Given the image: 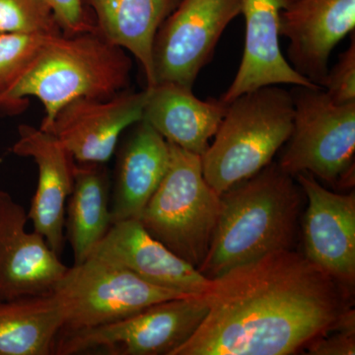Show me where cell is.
I'll return each instance as SVG.
<instances>
[{
    "mask_svg": "<svg viewBox=\"0 0 355 355\" xmlns=\"http://www.w3.org/2000/svg\"><path fill=\"white\" fill-rule=\"evenodd\" d=\"M352 291L291 250L270 253L216 279L209 312L173 355H289L331 330Z\"/></svg>",
    "mask_w": 355,
    "mask_h": 355,
    "instance_id": "obj_1",
    "label": "cell"
},
{
    "mask_svg": "<svg viewBox=\"0 0 355 355\" xmlns=\"http://www.w3.org/2000/svg\"><path fill=\"white\" fill-rule=\"evenodd\" d=\"M302 190L295 178L270 163L220 195V214L198 272L216 279L266 254L291 250Z\"/></svg>",
    "mask_w": 355,
    "mask_h": 355,
    "instance_id": "obj_2",
    "label": "cell"
},
{
    "mask_svg": "<svg viewBox=\"0 0 355 355\" xmlns=\"http://www.w3.org/2000/svg\"><path fill=\"white\" fill-rule=\"evenodd\" d=\"M132 58L96 30L49 38L24 73L0 94V110L18 113L28 97L44 105L41 130H46L67 103L108 99L128 88Z\"/></svg>",
    "mask_w": 355,
    "mask_h": 355,
    "instance_id": "obj_3",
    "label": "cell"
},
{
    "mask_svg": "<svg viewBox=\"0 0 355 355\" xmlns=\"http://www.w3.org/2000/svg\"><path fill=\"white\" fill-rule=\"evenodd\" d=\"M291 91L265 86L227 104V111L202 156L203 176L218 195L272 163L293 127Z\"/></svg>",
    "mask_w": 355,
    "mask_h": 355,
    "instance_id": "obj_4",
    "label": "cell"
},
{
    "mask_svg": "<svg viewBox=\"0 0 355 355\" xmlns=\"http://www.w3.org/2000/svg\"><path fill=\"white\" fill-rule=\"evenodd\" d=\"M168 144L167 172L139 221L149 234L198 268L214 237L220 195L203 176L200 155Z\"/></svg>",
    "mask_w": 355,
    "mask_h": 355,
    "instance_id": "obj_5",
    "label": "cell"
},
{
    "mask_svg": "<svg viewBox=\"0 0 355 355\" xmlns=\"http://www.w3.org/2000/svg\"><path fill=\"white\" fill-rule=\"evenodd\" d=\"M293 127L277 165L295 178L308 173L324 183H354L355 102L336 104L320 86H293Z\"/></svg>",
    "mask_w": 355,
    "mask_h": 355,
    "instance_id": "obj_6",
    "label": "cell"
},
{
    "mask_svg": "<svg viewBox=\"0 0 355 355\" xmlns=\"http://www.w3.org/2000/svg\"><path fill=\"white\" fill-rule=\"evenodd\" d=\"M207 312L205 294L170 299L114 323L88 330L60 331L53 354L173 355L197 331Z\"/></svg>",
    "mask_w": 355,
    "mask_h": 355,
    "instance_id": "obj_7",
    "label": "cell"
},
{
    "mask_svg": "<svg viewBox=\"0 0 355 355\" xmlns=\"http://www.w3.org/2000/svg\"><path fill=\"white\" fill-rule=\"evenodd\" d=\"M53 294L64 312L60 331L97 328L159 302L189 296L153 286L128 268L96 257L67 268Z\"/></svg>",
    "mask_w": 355,
    "mask_h": 355,
    "instance_id": "obj_8",
    "label": "cell"
},
{
    "mask_svg": "<svg viewBox=\"0 0 355 355\" xmlns=\"http://www.w3.org/2000/svg\"><path fill=\"white\" fill-rule=\"evenodd\" d=\"M241 9L242 0H180L154 38L155 84L172 83L193 89L222 34L241 15Z\"/></svg>",
    "mask_w": 355,
    "mask_h": 355,
    "instance_id": "obj_9",
    "label": "cell"
},
{
    "mask_svg": "<svg viewBox=\"0 0 355 355\" xmlns=\"http://www.w3.org/2000/svg\"><path fill=\"white\" fill-rule=\"evenodd\" d=\"M146 91H121L108 99L79 98L55 114L51 133L77 163L106 164L116 151L121 135L144 116Z\"/></svg>",
    "mask_w": 355,
    "mask_h": 355,
    "instance_id": "obj_10",
    "label": "cell"
},
{
    "mask_svg": "<svg viewBox=\"0 0 355 355\" xmlns=\"http://www.w3.org/2000/svg\"><path fill=\"white\" fill-rule=\"evenodd\" d=\"M307 198L304 256L343 286L355 282V195L329 191L308 173L295 176Z\"/></svg>",
    "mask_w": 355,
    "mask_h": 355,
    "instance_id": "obj_11",
    "label": "cell"
},
{
    "mask_svg": "<svg viewBox=\"0 0 355 355\" xmlns=\"http://www.w3.org/2000/svg\"><path fill=\"white\" fill-rule=\"evenodd\" d=\"M28 214L6 191H0V299L53 293L67 266L43 236L26 229Z\"/></svg>",
    "mask_w": 355,
    "mask_h": 355,
    "instance_id": "obj_12",
    "label": "cell"
},
{
    "mask_svg": "<svg viewBox=\"0 0 355 355\" xmlns=\"http://www.w3.org/2000/svg\"><path fill=\"white\" fill-rule=\"evenodd\" d=\"M355 30V0H296L280 15L288 62L322 87L334 49Z\"/></svg>",
    "mask_w": 355,
    "mask_h": 355,
    "instance_id": "obj_13",
    "label": "cell"
},
{
    "mask_svg": "<svg viewBox=\"0 0 355 355\" xmlns=\"http://www.w3.org/2000/svg\"><path fill=\"white\" fill-rule=\"evenodd\" d=\"M296 0H242L245 46L232 83L219 99L225 104L270 85L317 86L299 74L280 49V15Z\"/></svg>",
    "mask_w": 355,
    "mask_h": 355,
    "instance_id": "obj_14",
    "label": "cell"
},
{
    "mask_svg": "<svg viewBox=\"0 0 355 355\" xmlns=\"http://www.w3.org/2000/svg\"><path fill=\"white\" fill-rule=\"evenodd\" d=\"M12 151L29 157L38 167V184L30 207L34 230L43 236L60 256L64 241L65 207L73 188L76 160L51 133L31 125H20Z\"/></svg>",
    "mask_w": 355,
    "mask_h": 355,
    "instance_id": "obj_15",
    "label": "cell"
},
{
    "mask_svg": "<svg viewBox=\"0 0 355 355\" xmlns=\"http://www.w3.org/2000/svg\"><path fill=\"white\" fill-rule=\"evenodd\" d=\"M90 257L123 266L153 286L184 295L205 293L210 284V279L149 234L137 219L112 224Z\"/></svg>",
    "mask_w": 355,
    "mask_h": 355,
    "instance_id": "obj_16",
    "label": "cell"
},
{
    "mask_svg": "<svg viewBox=\"0 0 355 355\" xmlns=\"http://www.w3.org/2000/svg\"><path fill=\"white\" fill-rule=\"evenodd\" d=\"M142 120L170 144L200 155L220 125L227 104L216 98L198 99L193 89L172 83L146 87Z\"/></svg>",
    "mask_w": 355,
    "mask_h": 355,
    "instance_id": "obj_17",
    "label": "cell"
},
{
    "mask_svg": "<svg viewBox=\"0 0 355 355\" xmlns=\"http://www.w3.org/2000/svg\"><path fill=\"white\" fill-rule=\"evenodd\" d=\"M128 130L116 160L112 224L139 220L169 166V144L148 123L137 121Z\"/></svg>",
    "mask_w": 355,
    "mask_h": 355,
    "instance_id": "obj_18",
    "label": "cell"
},
{
    "mask_svg": "<svg viewBox=\"0 0 355 355\" xmlns=\"http://www.w3.org/2000/svg\"><path fill=\"white\" fill-rule=\"evenodd\" d=\"M180 0H81L95 30L139 60L146 87L155 84L153 49L159 27Z\"/></svg>",
    "mask_w": 355,
    "mask_h": 355,
    "instance_id": "obj_19",
    "label": "cell"
},
{
    "mask_svg": "<svg viewBox=\"0 0 355 355\" xmlns=\"http://www.w3.org/2000/svg\"><path fill=\"white\" fill-rule=\"evenodd\" d=\"M67 207V234L74 265L87 260L112 226L110 179L105 164L77 163Z\"/></svg>",
    "mask_w": 355,
    "mask_h": 355,
    "instance_id": "obj_20",
    "label": "cell"
},
{
    "mask_svg": "<svg viewBox=\"0 0 355 355\" xmlns=\"http://www.w3.org/2000/svg\"><path fill=\"white\" fill-rule=\"evenodd\" d=\"M64 327L57 297L0 299V355H48Z\"/></svg>",
    "mask_w": 355,
    "mask_h": 355,
    "instance_id": "obj_21",
    "label": "cell"
},
{
    "mask_svg": "<svg viewBox=\"0 0 355 355\" xmlns=\"http://www.w3.org/2000/svg\"><path fill=\"white\" fill-rule=\"evenodd\" d=\"M46 0H0V34H62Z\"/></svg>",
    "mask_w": 355,
    "mask_h": 355,
    "instance_id": "obj_22",
    "label": "cell"
},
{
    "mask_svg": "<svg viewBox=\"0 0 355 355\" xmlns=\"http://www.w3.org/2000/svg\"><path fill=\"white\" fill-rule=\"evenodd\" d=\"M51 36L55 35L0 34V94L24 73Z\"/></svg>",
    "mask_w": 355,
    "mask_h": 355,
    "instance_id": "obj_23",
    "label": "cell"
},
{
    "mask_svg": "<svg viewBox=\"0 0 355 355\" xmlns=\"http://www.w3.org/2000/svg\"><path fill=\"white\" fill-rule=\"evenodd\" d=\"M322 88L336 104L355 102V35L349 48L338 55V62L329 69Z\"/></svg>",
    "mask_w": 355,
    "mask_h": 355,
    "instance_id": "obj_24",
    "label": "cell"
},
{
    "mask_svg": "<svg viewBox=\"0 0 355 355\" xmlns=\"http://www.w3.org/2000/svg\"><path fill=\"white\" fill-rule=\"evenodd\" d=\"M53 8L64 34L92 31L94 22L84 8L81 0H46Z\"/></svg>",
    "mask_w": 355,
    "mask_h": 355,
    "instance_id": "obj_25",
    "label": "cell"
},
{
    "mask_svg": "<svg viewBox=\"0 0 355 355\" xmlns=\"http://www.w3.org/2000/svg\"><path fill=\"white\" fill-rule=\"evenodd\" d=\"M308 354L354 355L355 334L331 330L306 345Z\"/></svg>",
    "mask_w": 355,
    "mask_h": 355,
    "instance_id": "obj_26",
    "label": "cell"
}]
</instances>
